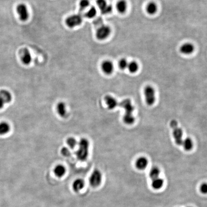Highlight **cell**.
Segmentation results:
<instances>
[{
    "label": "cell",
    "mask_w": 207,
    "mask_h": 207,
    "mask_svg": "<svg viewBox=\"0 0 207 207\" xmlns=\"http://www.w3.org/2000/svg\"><path fill=\"white\" fill-rule=\"evenodd\" d=\"M78 145V150L76 151L77 158L81 161H86L89 155V141L86 138H82Z\"/></svg>",
    "instance_id": "obj_1"
},
{
    "label": "cell",
    "mask_w": 207,
    "mask_h": 207,
    "mask_svg": "<svg viewBox=\"0 0 207 207\" xmlns=\"http://www.w3.org/2000/svg\"><path fill=\"white\" fill-rule=\"evenodd\" d=\"M170 126L173 129V135L174 138L175 144L178 145H181L183 142V130L178 126V122L173 120L171 121Z\"/></svg>",
    "instance_id": "obj_2"
},
{
    "label": "cell",
    "mask_w": 207,
    "mask_h": 207,
    "mask_svg": "<svg viewBox=\"0 0 207 207\" xmlns=\"http://www.w3.org/2000/svg\"><path fill=\"white\" fill-rule=\"evenodd\" d=\"M83 21L82 15L80 14H74L69 16L65 20V24L68 28H76L81 25Z\"/></svg>",
    "instance_id": "obj_3"
},
{
    "label": "cell",
    "mask_w": 207,
    "mask_h": 207,
    "mask_svg": "<svg viewBox=\"0 0 207 207\" xmlns=\"http://www.w3.org/2000/svg\"><path fill=\"white\" fill-rule=\"evenodd\" d=\"M145 99L147 104L152 105L155 102V91L151 86H148L145 88L144 90Z\"/></svg>",
    "instance_id": "obj_4"
},
{
    "label": "cell",
    "mask_w": 207,
    "mask_h": 207,
    "mask_svg": "<svg viewBox=\"0 0 207 207\" xmlns=\"http://www.w3.org/2000/svg\"><path fill=\"white\" fill-rule=\"evenodd\" d=\"M111 29L109 25H103L99 27L96 31V37L98 40H103L110 35Z\"/></svg>",
    "instance_id": "obj_5"
},
{
    "label": "cell",
    "mask_w": 207,
    "mask_h": 207,
    "mask_svg": "<svg viewBox=\"0 0 207 207\" xmlns=\"http://www.w3.org/2000/svg\"><path fill=\"white\" fill-rule=\"evenodd\" d=\"M102 180V174L99 170H94L92 172L89 178L90 185L93 187H97L101 184Z\"/></svg>",
    "instance_id": "obj_6"
},
{
    "label": "cell",
    "mask_w": 207,
    "mask_h": 207,
    "mask_svg": "<svg viewBox=\"0 0 207 207\" xmlns=\"http://www.w3.org/2000/svg\"><path fill=\"white\" fill-rule=\"evenodd\" d=\"M97 5L100 10L102 14H107L111 13L113 11L112 5L107 3L106 0H97Z\"/></svg>",
    "instance_id": "obj_7"
},
{
    "label": "cell",
    "mask_w": 207,
    "mask_h": 207,
    "mask_svg": "<svg viewBox=\"0 0 207 207\" xmlns=\"http://www.w3.org/2000/svg\"><path fill=\"white\" fill-rule=\"evenodd\" d=\"M17 11L20 20L22 21L28 20L29 17L28 7L24 3H21L18 5L17 7Z\"/></svg>",
    "instance_id": "obj_8"
},
{
    "label": "cell",
    "mask_w": 207,
    "mask_h": 207,
    "mask_svg": "<svg viewBox=\"0 0 207 207\" xmlns=\"http://www.w3.org/2000/svg\"><path fill=\"white\" fill-rule=\"evenodd\" d=\"M12 99V95L9 91L6 90L0 91V109H2L5 105L11 102Z\"/></svg>",
    "instance_id": "obj_9"
},
{
    "label": "cell",
    "mask_w": 207,
    "mask_h": 207,
    "mask_svg": "<svg viewBox=\"0 0 207 207\" xmlns=\"http://www.w3.org/2000/svg\"><path fill=\"white\" fill-rule=\"evenodd\" d=\"M120 105L121 107L125 110V113L132 114L134 110V107L132 104L130 100L128 99H126L122 100L120 103Z\"/></svg>",
    "instance_id": "obj_10"
},
{
    "label": "cell",
    "mask_w": 207,
    "mask_h": 207,
    "mask_svg": "<svg viewBox=\"0 0 207 207\" xmlns=\"http://www.w3.org/2000/svg\"><path fill=\"white\" fill-rule=\"evenodd\" d=\"M101 68L105 74L111 75L114 71V64L110 60H105L101 64Z\"/></svg>",
    "instance_id": "obj_11"
},
{
    "label": "cell",
    "mask_w": 207,
    "mask_h": 207,
    "mask_svg": "<svg viewBox=\"0 0 207 207\" xmlns=\"http://www.w3.org/2000/svg\"><path fill=\"white\" fill-rule=\"evenodd\" d=\"M21 59L25 65L29 64L32 61V58L30 52L27 48H24L21 52Z\"/></svg>",
    "instance_id": "obj_12"
},
{
    "label": "cell",
    "mask_w": 207,
    "mask_h": 207,
    "mask_svg": "<svg viewBox=\"0 0 207 207\" xmlns=\"http://www.w3.org/2000/svg\"><path fill=\"white\" fill-rule=\"evenodd\" d=\"M195 47L194 45L190 43H186L183 44L180 48V51L183 54L190 55L194 52Z\"/></svg>",
    "instance_id": "obj_13"
},
{
    "label": "cell",
    "mask_w": 207,
    "mask_h": 207,
    "mask_svg": "<svg viewBox=\"0 0 207 207\" xmlns=\"http://www.w3.org/2000/svg\"><path fill=\"white\" fill-rule=\"evenodd\" d=\"M148 164V160L145 157H140L138 158L135 163L136 168L140 170H144L147 167Z\"/></svg>",
    "instance_id": "obj_14"
},
{
    "label": "cell",
    "mask_w": 207,
    "mask_h": 207,
    "mask_svg": "<svg viewBox=\"0 0 207 207\" xmlns=\"http://www.w3.org/2000/svg\"><path fill=\"white\" fill-rule=\"evenodd\" d=\"M105 100L107 107L110 109H113L117 106V100L111 95H106L105 98Z\"/></svg>",
    "instance_id": "obj_15"
},
{
    "label": "cell",
    "mask_w": 207,
    "mask_h": 207,
    "mask_svg": "<svg viewBox=\"0 0 207 207\" xmlns=\"http://www.w3.org/2000/svg\"><path fill=\"white\" fill-rule=\"evenodd\" d=\"M85 185V183L82 179H77L72 184V189L75 192L81 190Z\"/></svg>",
    "instance_id": "obj_16"
},
{
    "label": "cell",
    "mask_w": 207,
    "mask_h": 207,
    "mask_svg": "<svg viewBox=\"0 0 207 207\" xmlns=\"http://www.w3.org/2000/svg\"><path fill=\"white\" fill-rule=\"evenodd\" d=\"M56 109L59 115L61 117H64L67 114L66 105L64 102H60L58 103Z\"/></svg>",
    "instance_id": "obj_17"
},
{
    "label": "cell",
    "mask_w": 207,
    "mask_h": 207,
    "mask_svg": "<svg viewBox=\"0 0 207 207\" xmlns=\"http://www.w3.org/2000/svg\"><path fill=\"white\" fill-rule=\"evenodd\" d=\"M54 173L57 177L61 178L66 173V168L63 165L59 164L54 169Z\"/></svg>",
    "instance_id": "obj_18"
},
{
    "label": "cell",
    "mask_w": 207,
    "mask_h": 207,
    "mask_svg": "<svg viewBox=\"0 0 207 207\" xmlns=\"http://www.w3.org/2000/svg\"><path fill=\"white\" fill-rule=\"evenodd\" d=\"M127 2L125 0H120L117 3V9L118 12L124 13L127 9Z\"/></svg>",
    "instance_id": "obj_19"
},
{
    "label": "cell",
    "mask_w": 207,
    "mask_h": 207,
    "mask_svg": "<svg viewBox=\"0 0 207 207\" xmlns=\"http://www.w3.org/2000/svg\"><path fill=\"white\" fill-rule=\"evenodd\" d=\"M183 148L186 151H190L193 149V142L191 139L190 138H186L183 140L182 145Z\"/></svg>",
    "instance_id": "obj_20"
},
{
    "label": "cell",
    "mask_w": 207,
    "mask_h": 207,
    "mask_svg": "<svg viewBox=\"0 0 207 207\" xmlns=\"http://www.w3.org/2000/svg\"><path fill=\"white\" fill-rule=\"evenodd\" d=\"M158 10V7L155 2H149L146 6V11L150 15H153L156 13Z\"/></svg>",
    "instance_id": "obj_21"
},
{
    "label": "cell",
    "mask_w": 207,
    "mask_h": 207,
    "mask_svg": "<svg viewBox=\"0 0 207 207\" xmlns=\"http://www.w3.org/2000/svg\"><path fill=\"white\" fill-rule=\"evenodd\" d=\"M123 120L125 124L127 125H132L135 122V118L132 114L125 113L123 117Z\"/></svg>",
    "instance_id": "obj_22"
},
{
    "label": "cell",
    "mask_w": 207,
    "mask_h": 207,
    "mask_svg": "<svg viewBox=\"0 0 207 207\" xmlns=\"http://www.w3.org/2000/svg\"><path fill=\"white\" fill-rule=\"evenodd\" d=\"M163 180L161 178H157L155 179L152 180L151 186L155 190H159L161 189L163 185Z\"/></svg>",
    "instance_id": "obj_23"
},
{
    "label": "cell",
    "mask_w": 207,
    "mask_h": 207,
    "mask_svg": "<svg viewBox=\"0 0 207 207\" xmlns=\"http://www.w3.org/2000/svg\"><path fill=\"white\" fill-rule=\"evenodd\" d=\"M10 129V125L7 123L2 122L0 123V135H5L9 132Z\"/></svg>",
    "instance_id": "obj_24"
},
{
    "label": "cell",
    "mask_w": 207,
    "mask_h": 207,
    "mask_svg": "<svg viewBox=\"0 0 207 207\" xmlns=\"http://www.w3.org/2000/svg\"><path fill=\"white\" fill-rule=\"evenodd\" d=\"M127 69L132 74H135L139 70V65L136 61H131L128 63Z\"/></svg>",
    "instance_id": "obj_25"
},
{
    "label": "cell",
    "mask_w": 207,
    "mask_h": 207,
    "mask_svg": "<svg viewBox=\"0 0 207 207\" xmlns=\"http://www.w3.org/2000/svg\"><path fill=\"white\" fill-rule=\"evenodd\" d=\"M160 174V169L157 167H153L151 169L149 175H150L151 178L153 180L157 178H159Z\"/></svg>",
    "instance_id": "obj_26"
},
{
    "label": "cell",
    "mask_w": 207,
    "mask_h": 207,
    "mask_svg": "<svg viewBox=\"0 0 207 207\" xmlns=\"http://www.w3.org/2000/svg\"><path fill=\"white\" fill-rule=\"evenodd\" d=\"M97 10L94 6L90 7L86 13V17L88 18H93L97 15Z\"/></svg>",
    "instance_id": "obj_27"
},
{
    "label": "cell",
    "mask_w": 207,
    "mask_h": 207,
    "mask_svg": "<svg viewBox=\"0 0 207 207\" xmlns=\"http://www.w3.org/2000/svg\"><path fill=\"white\" fill-rule=\"evenodd\" d=\"M67 144L68 146L71 149H74L76 146L78 144L77 141L73 137L68 138L67 140Z\"/></svg>",
    "instance_id": "obj_28"
},
{
    "label": "cell",
    "mask_w": 207,
    "mask_h": 207,
    "mask_svg": "<svg viewBox=\"0 0 207 207\" xmlns=\"http://www.w3.org/2000/svg\"><path fill=\"white\" fill-rule=\"evenodd\" d=\"M90 2L89 0H81L79 2V7L81 10H83L89 7Z\"/></svg>",
    "instance_id": "obj_29"
},
{
    "label": "cell",
    "mask_w": 207,
    "mask_h": 207,
    "mask_svg": "<svg viewBox=\"0 0 207 207\" xmlns=\"http://www.w3.org/2000/svg\"><path fill=\"white\" fill-rule=\"evenodd\" d=\"M128 63L125 59H122L118 63V66L121 70H125L127 69Z\"/></svg>",
    "instance_id": "obj_30"
},
{
    "label": "cell",
    "mask_w": 207,
    "mask_h": 207,
    "mask_svg": "<svg viewBox=\"0 0 207 207\" xmlns=\"http://www.w3.org/2000/svg\"><path fill=\"white\" fill-rule=\"evenodd\" d=\"M61 153L65 157H68L69 156H70L71 155V151L67 147H63L62 149H61Z\"/></svg>",
    "instance_id": "obj_31"
},
{
    "label": "cell",
    "mask_w": 207,
    "mask_h": 207,
    "mask_svg": "<svg viewBox=\"0 0 207 207\" xmlns=\"http://www.w3.org/2000/svg\"><path fill=\"white\" fill-rule=\"evenodd\" d=\"M200 191L202 194H207V183H204L200 186Z\"/></svg>",
    "instance_id": "obj_32"
}]
</instances>
